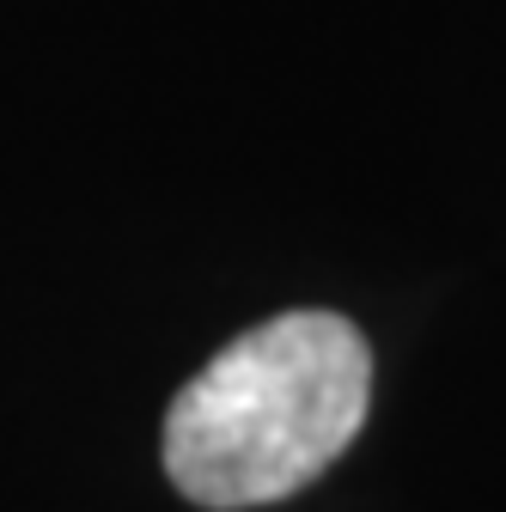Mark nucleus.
Returning <instances> with one entry per match:
<instances>
[{"mask_svg":"<svg viewBox=\"0 0 506 512\" xmlns=\"http://www.w3.org/2000/svg\"><path fill=\"white\" fill-rule=\"evenodd\" d=\"M372 403V348L336 311H281L171 397L165 476L196 506H263L324 476Z\"/></svg>","mask_w":506,"mask_h":512,"instance_id":"f257e3e1","label":"nucleus"}]
</instances>
